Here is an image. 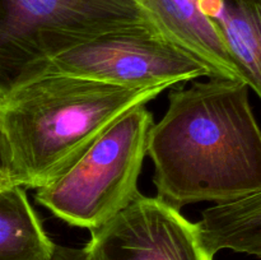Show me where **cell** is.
Masks as SVG:
<instances>
[{"label":"cell","instance_id":"3957f363","mask_svg":"<svg viewBox=\"0 0 261 260\" xmlns=\"http://www.w3.org/2000/svg\"><path fill=\"white\" fill-rule=\"evenodd\" d=\"M142 24L138 0H0V102L54 56Z\"/></svg>","mask_w":261,"mask_h":260},{"label":"cell","instance_id":"52a82bcc","mask_svg":"<svg viewBox=\"0 0 261 260\" xmlns=\"http://www.w3.org/2000/svg\"><path fill=\"white\" fill-rule=\"evenodd\" d=\"M138 3L157 32L205 64L213 76L242 81L218 28L201 9L200 0H138Z\"/></svg>","mask_w":261,"mask_h":260},{"label":"cell","instance_id":"8fae6325","mask_svg":"<svg viewBox=\"0 0 261 260\" xmlns=\"http://www.w3.org/2000/svg\"><path fill=\"white\" fill-rule=\"evenodd\" d=\"M46 260H88L84 247H69L63 245H55L53 252Z\"/></svg>","mask_w":261,"mask_h":260},{"label":"cell","instance_id":"7a4b0ae2","mask_svg":"<svg viewBox=\"0 0 261 260\" xmlns=\"http://www.w3.org/2000/svg\"><path fill=\"white\" fill-rule=\"evenodd\" d=\"M168 88H124L60 74L27 82L0 102L10 178L24 189L48 185L122 115Z\"/></svg>","mask_w":261,"mask_h":260},{"label":"cell","instance_id":"ba28073f","mask_svg":"<svg viewBox=\"0 0 261 260\" xmlns=\"http://www.w3.org/2000/svg\"><path fill=\"white\" fill-rule=\"evenodd\" d=\"M241 79L261 101V0H200Z\"/></svg>","mask_w":261,"mask_h":260},{"label":"cell","instance_id":"277c9868","mask_svg":"<svg viewBox=\"0 0 261 260\" xmlns=\"http://www.w3.org/2000/svg\"><path fill=\"white\" fill-rule=\"evenodd\" d=\"M153 114L138 106L111 125L66 172L36 189L35 200L61 221L89 231L107 223L140 191Z\"/></svg>","mask_w":261,"mask_h":260},{"label":"cell","instance_id":"7c38bea8","mask_svg":"<svg viewBox=\"0 0 261 260\" xmlns=\"http://www.w3.org/2000/svg\"><path fill=\"white\" fill-rule=\"evenodd\" d=\"M0 175L8 176L10 178V150L2 122H0Z\"/></svg>","mask_w":261,"mask_h":260},{"label":"cell","instance_id":"4fadbf2b","mask_svg":"<svg viewBox=\"0 0 261 260\" xmlns=\"http://www.w3.org/2000/svg\"><path fill=\"white\" fill-rule=\"evenodd\" d=\"M8 185H15V184L13 183L8 176L0 175V188H4V186H8Z\"/></svg>","mask_w":261,"mask_h":260},{"label":"cell","instance_id":"30bf717a","mask_svg":"<svg viewBox=\"0 0 261 260\" xmlns=\"http://www.w3.org/2000/svg\"><path fill=\"white\" fill-rule=\"evenodd\" d=\"M54 246L24 188H0V260H46Z\"/></svg>","mask_w":261,"mask_h":260},{"label":"cell","instance_id":"5b68a950","mask_svg":"<svg viewBox=\"0 0 261 260\" xmlns=\"http://www.w3.org/2000/svg\"><path fill=\"white\" fill-rule=\"evenodd\" d=\"M71 75L124 88H148L194 81L213 73L150 24L105 33L54 56L32 79ZM31 79V81H32Z\"/></svg>","mask_w":261,"mask_h":260},{"label":"cell","instance_id":"8992f818","mask_svg":"<svg viewBox=\"0 0 261 260\" xmlns=\"http://www.w3.org/2000/svg\"><path fill=\"white\" fill-rule=\"evenodd\" d=\"M88 260H213L196 223L157 196L138 195L91 231Z\"/></svg>","mask_w":261,"mask_h":260},{"label":"cell","instance_id":"6da1fadb","mask_svg":"<svg viewBox=\"0 0 261 260\" xmlns=\"http://www.w3.org/2000/svg\"><path fill=\"white\" fill-rule=\"evenodd\" d=\"M249 89L242 81L212 76L171 92L147 144L158 199L181 211L261 189V129Z\"/></svg>","mask_w":261,"mask_h":260},{"label":"cell","instance_id":"9c48e42d","mask_svg":"<svg viewBox=\"0 0 261 260\" xmlns=\"http://www.w3.org/2000/svg\"><path fill=\"white\" fill-rule=\"evenodd\" d=\"M196 224L213 256L221 250H232L261 259V189L206 208Z\"/></svg>","mask_w":261,"mask_h":260}]
</instances>
